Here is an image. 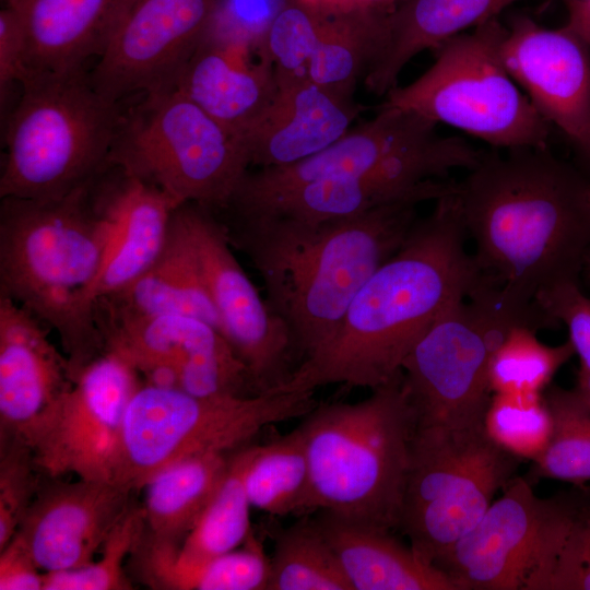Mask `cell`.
<instances>
[{
    "instance_id": "47",
    "label": "cell",
    "mask_w": 590,
    "mask_h": 590,
    "mask_svg": "<svg viewBox=\"0 0 590 590\" xmlns=\"http://www.w3.org/2000/svg\"><path fill=\"white\" fill-rule=\"evenodd\" d=\"M333 9H385L393 0H318ZM386 10V9H385Z\"/></svg>"
},
{
    "instance_id": "16",
    "label": "cell",
    "mask_w": 590,
    "mask_h": 590,
    "mask_svg": "<svg viewBox=\"0 0 590 590\" xmlns=\"http://www.w3.org/2000/svg\"><path fill=\"white\" fill-rule=\"evenodd\" d=\"M141 385L135 370L110 352L87 364L31 446L40 473L109 480L126 408Z\"/></svg>"
},
{
    "instance_id": "45",
    "label": "cell",
    "mask_w": 590,
    "mask_h": 590,
    "mask_svg": "<svg viewBox=\"0 0 590 590\" xmlns=\"http://www.w3.org/2000/svg\"><path fill=\"white\" fill-rule=\"evenodd\" d=\"M39 570L17 538L0 550V590H43Z\"/></svg>"
},
{
    "instance_id": "25",
    "label": "cell",
    "mask_w": 590,
    "mask_h": 590,
    "mask_svg": "<svg viewBox=\"0 0 590 590\" xmlns=\"http://www.w3.org/2000/svg\"><path fill=\"white\" fill-rule=\"evenodd\" d=\"M316 521L353 590H456L440 569L390 530L328 511Z\"/></svg>"
},
{
    "instance_id": "51",
    "label": "cell",
    "mask_w": 590,
    "mask_h": 590,
    "mask_svg": "<svg viewBox=\"0 0 590 590\" xmlns=\"http://www.w3.org/2000/svg\"><path fill=\"white\" fill-rule=\"evenodd\" d=\"M14 0H5V4L11 3Z\"/></svg>"
},
{
    "instance_id": "30",
    "label": "cell",
    "mask_w": 590,
    "mask_h": 590,
    "mask_svg": "<svg viewBox=\"0 0 590 590\" xmlns=\"http://www.w3.org/2000/svg\"><path fill=\"white\" fill-rule=\"evenodd\" d=\"M322 5L324 17L307 79L337 95L352 98L358 78L366 73L381 47L389 11Z\"/></svg>"
},
{
    "instance_id": "34",
    "label": "cell",
    "mask_w": 590,
    "mask_h": 590,
    "mask_svg": "<svg viewBox=\"0 0 590 590\" xmlns=\"http://www.w3.org/2000/svg\"><path fill=\"white\" fill-rule=\"evenodd\" d=\"M268 590H353L316 518L275 532Z\"/></svg>"
},
{
    "instance_id": "3",
    "label": "cell",
    "mask_w": 590,
    "mask_h": 590,
    "mask_svg": "<svg viewBox=\"0 0 590 590\" xmlns=\"http://www.w3.org/2000/svg\"><path fill=\"white\" fill-rule=\"evenodd\" d=\"M420 203L402 200L330 222L214 215L229 245L260 274L269 307L290 330L298 366L328 342L361 287L404 244Z\"/></svg>"
},
{
    "instance_id": "8",
    "label": "cell",
    "mask_w": 590,
    "mask_h": 590,
    "mask_svg": "<svg viewBox=\"0 0 590 590\" xmlns=\"http://www.w3.org/2000/svg\"><path fill=\"white\" fill-rule=\"evenodd\" d=\"M143 95L121 113L108 164L157 187L178 206L224 210L250 166L241 138L176 87Z\"/></svg>"
},
{
    "instance_id": "11",
    "label": "cell",
    "mask_w": 590,
    "mask_h": 590,
    "mask_svg": "<svg viewBox=\"0 0 590 590\" xmlns=\"http://www.w3.org/2000/svg\"><path fill=\"white\" fill-rule=\"evenodd\" d=\"M516 323L526 322L502 310L481 290L436 318L401 367L416 428L483 425L493 396L492 356Z\"/></svg>"
},
{
    "instance_id": "40",
    "label": "cell",
    "mask_w": 590,
    "mask_h": 590,
    "mask_svg": "<svg viewBox=\"0 0 590 590\" xmlns=\"http://www.w3.org/2000/svg\"><path fill=\"white\" fill-rule=\"evenodd\" d=\"M0 550L15 535L40 482L32 449L19 439L0 440Z\"/></svg>"
},
{
    "instance_id": "1",
    "label": "cell",
    "mask_w": 590,
    "mask_h": 590,
    "mask_svg": "<svg viewBox=\"0 0 590 590\" xmlns=\"http://www.w3.org/2000/svg\"><path fill=\"white\" fill-rule=\"evenodd\" d=\"M458 182L480 284L497 306L534 327L544 288L578 281L590 249V177L547 149L484 153Z\"/></svg>"
},
{
    "instance_id": "18",
    "label": "cell",
    "mask_w": 590,
    "mask_h": 590,
    "mask_svg": "<svg viewBox=\"0 0 590 590\" xmlns=\"http://www.w3.org/2000/svg\"><path fill=\"white\" fill-rule=\"evenodd\" d=\"M503 63L543 118L576 144L590 125V45L566 24L519 15L500 46Z\"/></svg>"
},
{
    "instance_id": "49",
    "label": "cell",
    "mask_w": 590,
    "mask_h": 590,
    "mask_svg": "<svg viewBox=\"0 0 590 590\" xmlns=\"http://www.w3.org/2000/svg\"><path fill=\"white\" fill-rule=\"evenodd\" d=\"M574 388L590 409V371L578 370L577 382Z\"/></svg>"
},
{
    "instance_id": "24",
    "label": "cell",
    "mask_w": 590,
    "mask_h": 590,
    "mask_svg": "<svg viewBox=\"0 0 590 590\" xmlns=\"http://www.w3.org/2000/svg\"><path fill=\"white\" fill-rule=\"evenodd\" d=\"M456 189L452 180L411 182L393 174L384 161L366 174L308 182L257 201L229 204L223 212L330 222L402 200L436 201Z\"/></svg>"
},
{
    "instance_id": "27",
    "label": "cell",
    "mask_w": 590,
    "mask_h": 590,
    "mask_svg": "<svg viewBox=\"0 0 590 590\" xmlns=\"http://www.w3.org/2000/svg\"><path fill=\"white\" fill-rule=\"evenodd\" d=\"M517 1L405 0L387 13L384 42L365 73L367 88L378 95L387 94L416 55L497 17Z\"/></svg>"
},
{
    "instance_id": "35",
    "label": "cell",
    "mask_w": 590,
    "mask_h": 590,
    "mask_svg": "<svg viewBox=\"0 0 590 590\" xmlns=\"http://www.w3.org/2000/svg\"><path fill=\"white\" fill-rule=\"evenodd\" d=\"M544 399L553 420L551 439L532 461L529 481L541 477L590 484V409L575 388L551 386Z\"/></svg>"
},
{
    "instance_id": "7",
    "label": "cell",
    "mask_w": 590,
    "mask_h": 590,
    "mask_svg": "<svg viewBox=\"0 0 590 590\" xmlns=\"http://www.w3.org/2000/svg\"><path fill=\"white\" fill-rule=\"evenodd\" d=\"M314 393L196 397L142 382L126 408L109 480L135 492L180 461L226 455L269 425L302 418L318 403Z\"/></svg>"
},
{
    "instance_id": "21",
    "label": "cell",
    "mask_w": 590,
    "mask_h": 590,
    "mask_svg": "<svg viewBox=\"0 0 590 590\" xmlns=\"http://www.w3.org/2000/svg\"><path fill=\"white\" fill-rule=\"evenodd\" d=\"M90 188L111 231L97 299L125 288L154 262L178 205L157 187L113 164L94 177Z\"/></svg>"
},
{
    "instance_id": "2",
    "label": "cell",
    "mask_w": 590,
    "mask_h": 590,
    "mask_svg": "<svg viewBox=\"0 0 590 590\" xmlns=\"http://www.w3.org/2000/svg\"><path fill=\"white\" fill-rule=\"evenodd\" d=\"M465 235L456 190L417 220L401 248L357 292L328 342L276 392H315L334 384L375 389L394 378L436 318L479 284Z\"/></svg>"
},
{
    "instance_id": "22",
    "label": "cell",
    "mask_w": 590,
    "mask_h": 590,
    "mask_svg": "<svg viewBox=\"0 0 590 590\" xmlns=\"http://www.w3.org/2000/svg\"><path fill=\"white\" fill-rule=\"evenodd\" d=\"M245 43L206 34L180 71L175 86L212 118L241 138L276 94L272 67Z\"/></svg>"
},
{
    "instance_id": "14",
    "label": "cell",
    "mask_w": 590,
    "mask_h": 590,
    "mask_svg": "<svg viewBox=\"0 0 590 590\" xmlns=\"http://www.w3.org/2000/svg\"><path fill=\"white\" fill-rule=\"evenodd\" d=\"M219 0H117L94 88L114 103L137 92L174 87L205 37Z\"/></svg>"
},
{
    "instance_id": "19",
    "label": "cell",
    "mask_w": 590,
    "mask_h": 590,
    "mask_svg": "<svg viewBox=\"0 0 590 590\" xmlns=\"http://www.w3.org/2000/svg\"><path fill=\"white\" fill-rule=\"evenodd\" d=\"M50 331L0 295V440L19 439L31 447L74 382L70 361Z\"/></svg>"
},
{
    "instance_id": "39",
    "label": "cell",
    "mask_w": 590,
    "mask_h": 590,
    "mask_svg": "<svg viewBox=\"0 0 590 590\" xmlns=\"http://www.w3.org/2000/svg\"><path fill=\"white\" fill-rule=\"evenodd\" d=\"M143 532V509L133 502L103 544L101 559L74 569L44 573L43 590L132 589L123 563L135 550Z\"/></svg>"
},
{
    "instance_id": "23",
    "label": "cell",
    "mask_w": 590,
    "mask_h": 590,
    "mask_svg": "<svg viewBox=\"0 0 590 590\" xmlns=\"http://www.w3.org/2000/svg\"><path fill=\"white\" fill-rule=\"evenodd\" d=\"M361 108L308 79L278 87L270 105L243 137L250 165L296 163L331 145L349 130Z\"/></svg>"
},
{
    "instance_id": "31",
    "label": "cell",
    "mask_w": 590,
    "mask_h": 590,
    "mask_svg": "<svg viewBox=\"0 0 590 590\" xmlns=\"http://www.w3.org/2000/svg\"><path fill=\"white\" fill-rule=\"evenodd\" d=\"M227 461L225 455L197 456L156 474L144 486V533L179 545L215 492Z\"/></svg>"
},
{
    "instance_id": "42",
    "label": "cell",
    "mask_w": 590,
    "mask_h": 590,
    "mask_svg": "<svg viewBox=\"0 0 590 590\" xmlns=\"http://www.w3.org/2000/svg\"><path fill=\"white\" fill-rule=\"evenodd\" d=\"M535 305L550 321H560L580 361L581 371H590V298L578 281H564L541 291Z\"/></svg>"
},
{
    "instance_id": "43",
    "label": "cell",
    "mask_w": 590,
    "mask_h": 590,
    "mask_svg": "<svg viewBox=\"0 0 590 590\" xmlns=\"http://www.w3.org/2000/svg\"><path fill=\"white\" fill-rule=\"evenodd\" d=\"M285 0H219L206 34L259 48Z\"/></svg>"
},
{
    "instance_id": "38",
    "label": "cell",
    "mask_w": 590,
    "mask_h": 590,
    "mask_svg": "<svg viewBox=\"0 0 590 590\" xmlns=\"http://www.w3.org/2000/svg\"><path fill=\"white\" fill-rule=\"evenodd\" d=\"M486 435L511 456L534 461L545 450L553 420L543 393H493L483 420Z\"/></svg>"
},
{
    "instance_id": "36",
    "label": "cell",
    "mask_w": 590,
    "mask_h": 590,
    "mask_svg": "<svg viewBox=\"0 0 590 590\" xmlns=\"http://www.w3.org/2000/svg\"><path fill=\"white\" fill-rule=\"evenodd\" d=\"M534 330L516 323L504 335L489 365L493 393H543L556 371L575 354L569 341L546 345Z\"/></svg>"
},
{
    "instance_id": "50",
    "label": "cell",
    "mask_w": 590,
    "mask_h": 590,
    "mask_svg": "<svg viewBox=\"0 0 590 590\" xmlns=\"http://www.w3.org/2000/svg\"><path fill=\"white\" fill-rule=\"evenodd\" d=\"M581 276L585 278L587 283L590 285V249L587 251L583 259Z\"/></svg>"
},
{
    "instance_id": "10",
    "label": "cell",
    "mask_w": 590,
    "mask_h": 590,
    "mask_svg": "<svg viewBox=\"0 0 590 590\" xmlns=\"http://www.w3.org/2000/svg\"><path fill=\"white\" fill-rule=\"evenodd\" d=\"M520 462L483 425L417 427L397 529L435 565L481 520Z\"/></svg>"
},
{
    "instance_id": "44",
    "label": "cell",
    "mask_w": 590,
    "mask_h": 590,
    "mask_svg": "<svg viewBox=\"0 0 590 590\" xmlns=\"http://www.w3.org/2000/svg\"><path fill=\"white\" fill-rule=\"evenodd\" d=\"M28 78L26 47L22 24L14 8L5 5L0 11V99L7 103L14 83L20 85Z\"/></svg>"
},
{
    "instance_id": "32",
    "label": "cell",
    "mask_w": 590,
    "mask_h": 590,
    "mask_svg": "<svg viewBox=\"0 0 590 590\" xmlns=\"http://www.w3.org/2000/svg\"><path fill=\"white\" fill-rule=\"evenodd\" d=\"M140 579L163 590H268L270 557L255 534L239 547L194 566H179L142 538L131 554Z\"/></svg>"
},
{
    "instance_id": "12",
    "label": "cell",
    "mask_w": 590,
    "mask_h": 590,
    "mask_svg": "<svg viewBox=\"0 0 590 590\" xmlns=\"http://www.w3.org/2000/svg\"><path fill=\"white\" fill-rule=\"evenodd\" d=\"M575 503V486L541 498L517 475L435 566L456 590H548Z\"/></svg>"
},
{
    "instance_id": "20",
    "label": "cell",
    "mask_w": 590,
    "mask_h": 590,
    "mask_svg": "<svg viewBox=\"0 0 590 590\" xmlns=\"http://www.w3.org/2000/svg\"><path fill=\"white\" fill-rule=\"evenodd\" d=\"M437 123L411 111L380 106L378 114L326 149L296 163L249 170L229 204L257 201L302 185L366 174L388 157L434 137Z\"/></svg>"
},
{
    "instance_id": "17",
    "label": "cell",
    "mask_w": 590,
    "mask_h": 590,
    "mask_svg": "<svg viewBox=\"0 0 590 590\" xmlns=\"http://www.w3.org/2000/svg\"><path fill=\"white\" fill-rule=\"evenodd\" d=\"M132 494L110 480L64 482L42 474L14 536L44 573L83 567L133 504Z\"/></svg>"
},
{
    "instance_id": "52",
    "label": "cell",
    "mask_w": 590,
    "mask_h": 590,
    "mask_svg": "<svg viewBox=\"0 0 590 590\" xmlns=\"http://www.w3.org/2000/svg\"><path fill=\"white\" fill-rule=\"evenodd\" d=\"M580 1H583V2H587V3L590 4V0H580Z\"/></svg>"
},
{
    "instance_id": "29",
    "label": "cell",
    "mask_w": 590,
    "mask_h": 590,
    "mask_svg": "<svg viewBox=\"0 0 590 590\" xmlns=\"http://www.w3.org/2000/svg\"><path fill=\"white\" fill-rule=\"evenodd\" d=\"M249 447L228 457L226 470L198 521L181 543L158 541L143 533V540L179 566H194L231 552L252 533L245 470Z\"/></svg>"
},
{
    "instance_id": "41",
    "label": "cell",
    "mask_w": 590,
    "mask_h": 590,
    "mask_svg": "<svg viewBox=\"0 0 590 590\" xmlns=\"http://www.w3.org/2000/svg\"><path fill=\"white\" fill-rule=\"evenodd\" d=\"M576 503L548 590H590V485H574Z\"/></svg>"
},
{
    "instance_id": "37",
    "label": "cell",
    "mask_w": 590,
    "mask_h": 590,
    "mask_svg": "<svg viewBox=\"0 0 590 590\" xmlns=\"http://www.w3.org/2000/svg\"><path fill=\"white\" fill-rule=\"evenodd\" d=\"M323 17L317 0H285L275 14L259 52L272 67L278 87L307 79Z\"/></svg>"
},
{
    "instance_id": "4",
    "label": "cell",
    "mask_w": 590,
    "mask_h": 590,
    "mask_svg": "<svg viewBox=\"0 0 590 590\" xmlns=\"http://www.w3.org/2000/svg\"><path fill=\"white\" fill-rule=\"evenodd\" d=\"M91 181L56 200L0 198V295L57 333L74 379L105 352L95 304L111 231Z\"/></svg>"
},
{
    "instance_id": "15",
    "label": "cell",
    "mask_w": 590,
    "mask_h": 590,
    "mask_svg": "<svg viewBox=\"0 0 590 590\" xmlns=\"http://www.w3.org/2000/svg\"><path fill=\"white\" fill-rule=\"evenodd\" d=\"M177 211L201 263L222 334L248 367L258 391L276 392L297 366L290 330L237 261L217 217L196 203Z\"/></svg>"
},
{
    "instance_id": "26",
    "label": "cell",
    "mask_w": 590,
    "mask_h": 590,
    "mask_svg": "<svg viewBox=\"0 0 590 590\" xmlns=\"http://www.w3.org/2000/svg\"><path fill=\"white\" fill-rule=\"evenodd\" d=\"M117 0H14L28 76L84 71L99 56Z\"/></svg>"
},
{
    "instance_id": "46",
    "label": "cell",
    "mask_w": 590,
    "mask_h": 590,
    "mask_svg": "<svg viewBox=\"0 0 590 590\" xmlns=\"http://www.w3.org/2000/svg\"><path fill=\"white\" fill-rule=\"evenodd\" d=\"M567 9L566 25L590 45V4L580 0H564Z\"/></svg>"
},
{
    "instance_id": "48",
    "label": "cell",
    "mask_w": 590,
    "mask_h": 590,
    "mask_svg": "<svg viewBox=\"0 0 590 590\" xmlns=\"http://www.w3.org/2000/svg\"><path fill=\"white\" fill-rule=\"evenodd\" d=\"M574 146L579 162L578 167L590 177V125L585 135Z\"/></svg>"
},
{
    "instance_id": "6",
    "label": "cell",
    "mask_w": 590,
    "mask_h": 590,
    "mask_svg": "<svg viewBox=\"0 0 590 590\" xmlns=\"http://www.w3.org/2000/svg\"><path fill=\"white\" fill-rule=\"evenodd\" d=\"M4 131L0 198H63L107 165L121 117L85 70L34 74L22 84Z\"/></svg>"
},
{
    "instance_id": "13",
    "label": "cell",
    "mask_w": 590,
    "mask_h": 590,
    "mask_svg": "<svg viewBox=\"0 0 590 590\" xmlns=\"http://www.w3.org/2000/svg\"><path fill=\"white\" fill-rule=\"evenodd\" d=\"M105 352L143 384L196 397L260 394L245 363L213 326L185 315H138L95 304Z\"/></svg>"
},
{
    "instance_id": "5",
    "label": "cell",
    "mask_w": 590,
    "mask_h": 590,
    "mask_svg": "<svg viewBox=\"0 0 590 590\" xmlns=\"http://www.w3.org/2000/svg\"><path fill=\"white\" fill-rule=\"evenodd\" d=\"M358 402H318L297 425L308 511L398 528L416 416L402 370Z\"/></svg>"
},
{
    "instance_id": "9",
    "label": "cell",
    "mask_w": 590,
    "mask_h": 590,
    "mask_svg": "<svg viewBox=\"0 0 590 590\" xmlns=\"http://www.w3.org/2000/svg\"><path fill=\"white\" fill-rule=\"evenodd\" d=\"M507 33L498 17L440 46L432 67L396 86L382 106L417 114L507 150L547 149L550 123L506 70L500 46Z\"/></svg>"
},
{
    "instance_id": "28",
    "label": "cell",
    "mask_w": 590,
    "mask_h": 590,
    "mask_svg": "<svg viewBox=\"0 0 590 590\" xmlns=\"http://www.w3.org/2000/svg\"><path fill=\"white\" fill-rule=\"evenodd\" d=\"M138 315H185L216 328L221 320L203 270L177 209L167 239L154 262L125 288L96 299Z\"/></svg>"
},
{
    "instance_id": "33",
    "label": "cell",
    "mask_w": 590,
    "mask_h": 590,
    "mask_svg": "<svg viewBox=\"0 0 590 590\" xmlns=\"http://www.w3.org/2000/svg\"><path fill=\"white\" fill-rule=\"evenodd\" d=\"M244 482L251 507L269 516L309 512V467L297 426L264 445L249 447Z\"/></svg>"
}]
</instances>
